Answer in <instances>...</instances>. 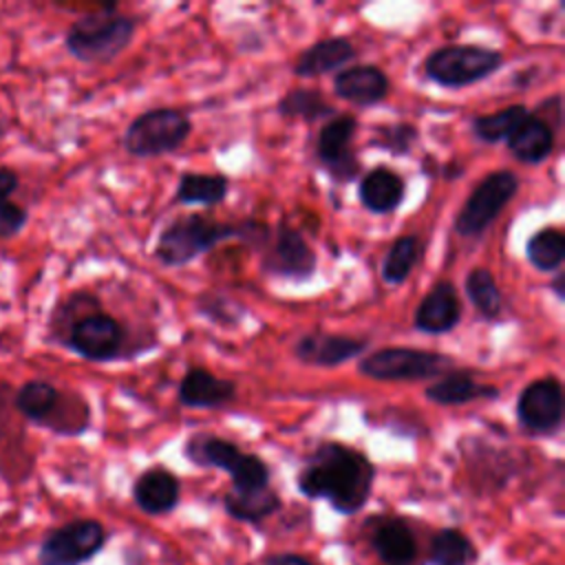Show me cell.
I'll return each mask as SVG.
<instances>
[{
	"label": "cell",
	"instance_id": "cell-1",
	"mask_svg": "<svg viewBox=\"0 0 565 565\" xmlns=\"http://www.w3.org/2000/svg\"><path fill=\"white\" fill-rule=\"evenodd\" d=\"M375 466L358 448L322 441L307 457L296 488L307 499H324L338 514L360 512L373 492Z\"/></svg>",
	"mask_w": 565,
	"mask_h": 565
},
{
	"label": "cell",
	"instance_id": "cell-2",
	"mask_svg": "<svg viewBox=\"0 0 565 565\" xmlns=\"http://www.w3.org/2000/svg\"><path fill=\"white\" fill-rule=\"evenodd\" d=\"M267 225L258 221L230 223L216 221L205 214H183L163 227V232L157 238L154 256L166 267H183L227 238H241L249 241L252 245H258L267 241Z\"/></svg>",
	"mask_w": 565,
	"mask_h": 565
},
{
	"label": "cell",
	"instance_id": "cell-3",
	"mask_svg": "<svg viewBox=\"0 0 565 565\" xmlns=\"http://www.w3.org/2000/svg\"><path fill=\"white\" fill-rule=\"evenodd\" d=\"M137 31V18L119 13L115 4L77 18L66 35V51L86 64H104L128 49Z\"/></svg>",
	"mask_w": 565,
	"mask_h": 565
},
{
	"label": "cell",
	"instance_id": "cell-4",
	"mask_svg": "<svg viewBox=\"0 0 565 565\" xmlns=\"http://www.w3.org/2000/svg\"><path fill=\"white\" fill-rule=\"evenodd\" d=\"M183 455L194 466L227 472L232 477V490L236 492L269 488V466L258 455L243 452L225 437L212 433L190 435L183 444Z\"/></svg>",
	"mask_w": 565,
	"mask_h": 565
},
{
	"label": "cell",
	"instance_id": "cell-5",
	"mask_svg": "<svg viewBox=\"0 0 565 565\" xmlns=\"http://www.w3.org/2000/svg\"><path fill=\"white\" fill-rule=\"evenodd\" d=\"M66 322L64 329V347L90 362H108L115 360L126 344L124 324L110 313L99 311V302L75 313L71 298L62 305V316H53V322Z\"/></svg>",
	"mask_w": 565,
	"mask_h": 565
},
{
	"label": "cell",
	"instance_id": "cell-6",
	"mask_svg": "<svg viewBox=\"0 0 565 565\" xmlns=\"http://www.w3.org/2000/svg\"><path fill=\"white\" fill-rule=\"evenodd\" d=\"M503 64V53L479 44H448L428 53L424 75L444 88H463L490 77Z\"/></svg>",
	"mask_w": 565,
	"mask_h": 565
},
{
	"label": "cell",
	"instance_id": "cell-7",
	"mask_svg": "<svg viewBox=\"0 0 565 565\" xmlns=\"http://www.w3.org/2000/svg\"><path fill=\"white\" fill-rule=\"evenodd\" d=\"M192 121L183 110L150 108L128 124L121 143L128 154L150 159L177 150L188 139Z\"/></svg>",
	"mask_w": 565,
	"mask_h": 565
},
{
	"label": "cell",
	"instance_id": "cell-8",
	"mask_svg": "<svg viewBox=\"0 0 565 565\" xmlns=\"http://www.w3.org/2000/svg\"><path fill=\"white\" fill-rule=\"evenodd\" d=\"M452 358L415 347H384L366 353L358 362V371L371 380L395 382V380H424L448 373Z\"/></svg>",
	"mask_w": 565,
	"mask_h": 565
},
{
	"label": "cell",
	"instance_id": "cell-9",
	"mask_svg": "<svg viewBox=\"0 0 565 565\" xmlns=\"http://www.w3.org/2000/svg\"><path fill=\"white\" fill-rule=\"evenodd\" d=\"M516 192L519 177L512 170H494L486 174L457 212L455 232L463 238L481 236Z\"/></svg>",
	"mask_w": 565,
	"mask_h": 565
},
{
	"label": "cell",
	"instance_id": "cell-10",
	"mask_svg": "<svg viewBox=\"0 0 565 565\" xmlns=\"http://www.w3.org/2000/svg\"><path fill=\"white\" fill-rule=\"evenodd\" d=\"M108 532L97 519H75L51 530L38 552L40 565H84L106 545Z\"/></svg>",
	"mask_w": 565,
	"mask_h": 565
},
{
	"label": "cell",
	"instance_id": "cell-11",
	"mask_svg": "<svg viewBox=\"0 0 565 565\" xmlns=\"http://www.w3.org/2000/svg\"><path fill=\"white\" fill-rule=\"evenodd\" d=\"M516 419L532 435H552L563 424V386L554 375L530 382L516 399Z\"/></svg>",
	"mask_w": 565,
	"mask_h": 565
},
{
	"label": "cell",
	"instance_id": "cell-12",
	"mask_svg": "<svg viewBox=\"0 0 565 565\" xmlns=\"http://www.w3.org/2000/svg\"><path fill=\"white\" fill-rule=\"evenodd\" d=\"M355 132H358V119L349 113L333 115L318 130L316 159L335 181H351L360 170V161L351 150V141Z\"/></svg>",
	"mask_w": 565,
	"mask_h": 565
},
{
	"label": "cell",
	"instance_id": "cell-13",
	"mask_svg": "<svg viewBox=\"0 0 565 565\" xmlns=\"http://www.w3.org/2000/svg\"><path fill=\"white\" fill-rule=\"evenodd\" d=\"M366 541L384 565H413L419 543L406 519L397 514H375L364 523Z\"/></svg>",
	"mask_w": 565,
	"mask_h": 565
},
{
	"label": "cell",
	"instance_id": "cell-14",
	"mask_svg": "<svg viewBox=\"0 0 565 565\" xmlns=\"http://www.w3.org/2000/svg\"><path fill=\"white\" fill-rule=\"evenodd\" d=\"M316 252L305 236L296 227L280 223L274 243L263 258V271L289 280H307L316 274Z\"/></svg>",
	"mask_w": 565,
	"mask_h": 565
},
{
	"label": "cell",
	"instance_id": "cell-15",
	"mask_svg": "<svg viewBox=\"0 0 565 565\" xmlns=\"http://www.w3.org/2000/svg\"><path fill=\"white\" fill-rule=\"evenodd\" d=\"M461 320V302L457 289L448 280H439L433 289L419 300L413 324L417 331L428 335H441L452 331Z\"/></svg>",
	"mask_w": 565,
	"mask_h": 565
},
{
	"label": "cell",
	"instance_id": "cell-16",
	"mask_svg": "<svg viewBox=\"0 0 565 565\" xmlns=\"http://www.w3.org/2000/svg\"><path fill=\"white\" fill-rule=\"evenodd\" d=\"M391 90L386 73L375 64H353L335 73L333 93L360 108L380 104Z\"/></svg>",
	"mask_w": 565,
	"mask_h": 565
},
{
	"label": "cell",
	"instance_id": "cell-17",
	"mask_svg": "<svg viewBox=\"0 0 565 565\" xmlns=\"http://www.w3.org/2000/svg\"><path fill=\"white\" fill-rule=\"evenodd\" d=\"M369 349L366 340L335 335V333H305L296 340L294 353L300 362L311 366H340Z\"/></svg>",
	"mask_w": 565,
	"mask_h": 565
},
{
	"label": "cell",
	"instance_id": "cell-18",
	"mask_svg": "<svg viewBox=\"0 0 565 565\" xmlns=\"http://www.w3.org/2000/svg\"><path fill=\"white\" fill-rule=\"evenodd\" d=\"M132 499L146 514H168L179 505L181 481L163 466H150L132 483Z\"/></svg>",
	"mask_w": 565,
	"mask_h": 565
},
{
	"label": "cell",
	"instance_id": "cell-19",
	"mask_svg": "<svg viewBox=\"0 0 565 565\" xmlns=\"http://www.w3.org/2000/svg\"><path fill=\"white\" fill-rule=\"evenodd\" d=\"M236 397V384L201 366L188 369L179 382V402L188 408H223Z\"/></svg>",
	"mask_w": 565,
	"mask_h": 565
},
{
	"label": "cell",
	"instance_id": "cell-20",
	"mask_svg": "<svg viewBox=\"0 0 565 565\" xmlns=\"http://www.w3.org/2000/svg\"><path fill=\"white\" fill-rule=\"evenodd\" d=\"M355 57V46L347 38H324L307 46L296 64L294 73L298 77H318L331 71H342Z\"/></svg>",
	"mask_w": 565,
	"mask_h": 565
},
{
	"label": "cell",
	"instance_id": "cell-21",
	"mask_svg": "<svg viewBox=\"0 0 565 565\" xmlns=\"http://www.w3.org/2000/svg\"><path fill=\"white\" fill-rule=\"evenodd\" d=\"M404 190H406V183L395 170L386 166H377L362 177L358 194H360V203L369 212L391 214L404 201Z\"/></svg>",
	"mask_w": 565,
	"mask_h": 565
},
{
	"label": "cell",
	"instance_id": "cell-22",
	"mask_svg": "<svg viewBox=\"0 0 565 565\" xmlns=\"http://www.w3.org/2000/svg\"><path fill=\"white\" fill-rule=\"evenodd\" d=\"M426 399L439 406H461L475 399H497L499 388L490 384H479L466 371H448L437 382L424 391Z\"/></svg>",
	"mask_w": 565,
	"mask_h": 565
},
{
	"label": "cell",
	"instance_id": "cell-23",
	"mask_svg": "<svg viewBox=\"0 0 565 565\" xmlns=\"http://www.w3.org/2000/svg\"><path fill=\"white\" fill-rule=\"evenodd\" d=\"M505 146L523 163H543L554 150V130L530 113L505 139Z\"/></svg>",
	"mask_w": 565,
	"mask_h": 565
},
{
	"label": "cell",
	"instance_id": "cell-24",
	"mask_svg": "<svg viewBox=\"0 0 565 565\" xmlns=\"http://www.w3.org/2000/svg\"><path fill=\"white\" fill-rule=\"evenodd\" d=\"M13 404L18 413L29 422L40 426H51L62 404V393L46 380H29L18 388Z\"/></svg>",
	"mask_w": 565,
	"mask_h": 565
},
{
	"label": "cell",
	"instance_id": "cell-25",
	"mask_svg": "<svg viewBox=\"0 0 565 565\" xmlns=\"http://www.w3.org/2000/svg\"><path fill=\"white\" fill-rule=\"evenodd\" d=\"M280 505L282 501L271 486L260 490H247V492L230 490L223 497V510L241 523H260L267 516L276 514Z\"/></svg>",
	"mask_w": 565,
	"mask_h": 565
},
{
	"label": "cell",
	"instance_id": "cell-26",
	"mask_svg": "<svg viewBox=\"0 0 565 565\" xmlns=\"http://www.w3.org/2000/svg\"><path fill=\"white\" fill-rule=\"evenodd\" d=\"M477 558L475 543L459 527H441L430 539L428 565H472Z\"/></svg>",
	"mask_w": 565,
	"mask_h": 565
},
{
	"label": "cell",
	"instance_id": "cell-27",
	"mask_svg": "<svg viewBox=\"0 0 565 565\" xmlns=\"http://www.w3.org/2000/svg\"><path fill=\"white\" fill-rule=\"evenodd\" d=\"M230 181L223 174L207 172H183L177 185V203L181 205H216L225 201Z\"/></svg>",
	"mask_w": 565,
	"mask_h": 565
},
{
	"label": "cell",
	"instance_id": "cell-28",
	"mask_svg": "<svg viewBox=\"0 0 565 565\" xmlns=\"http://www.w3.org/2000/svg\"><path fill=\"white\" fill-rule=\"evenodd\" d=\"M525 258L539 271H558L565 260V234L556 227L536 230L525 243Z\"/></svg>",
	"mask_w": 565,
	"mask_h": 565
},
{
	"label": "cell",
	"instance_id": "cell-29",
	"mask_svg": "<svg viewBox=\"0 0 565 565\" xmlns=\"http://www.w3.org/2000/svg\"><path fill=\"white\" fill-rule=\"evenodd\" d=\"M466 296L486 320H497L503 311L501 289H499L492 271L486 267H475L468 271Z\"/></svg>",
	"mask_w": 565,
	"mask_h": 565
},
{
	"label": "cell",
	"instance_id": "cell-30",
	"mask_svg": "<svg viewBox=\"0 0 565 565\" xmlns=\"http://www.w3.org/2000/svg\"><path fill=\"white\" fill-rule=\"evenodd\" d=\"M278 113L287 119L320 121L324 117H333L335 108L316 88H291L278 99Z\"/></svg>",
	"mask_w": 565,
	"mask_h": 565
},
{
	"label": "cell",
	"instance_id": "cell-31",
	"mask_svg": "<svg viewBox=\"0 0 565 565\" xmlns=\"http://www.w3.org/2000/svg\"><path fill=\"white\" fill-rule=\"evenodd\" d=\"M527 115H530V110L523 104H512L497 113L477 115V117H472V132L477 139H481L486 143H497V141L508 139Z\"/></svg>",
	"mask_w": 565,
	"mask_h": 565
},
{
	"label": "cell",
	"instance_id": "cell-32",
	"mask_svg": "<svg viewBox=\"0 0 565 565\" xmlns=\"http://www.w3.org/2000/svg\"><path fill=\"white\" fill-rule=\"evenodd\" d=\"M419 258V238L413 234L397 236L384 254L382 280L386 285H402Z\"/></svg>",
	"mask_w": 565,
	"mask_h": 565
},
{
	"label": "cell",
	"instance_id": "cell-33",
	"mask_svg": "<svg viewBox=\"0 0 565 565\" xmlns=\"http://www.w3.org/2000/svg\"><path fill=\"white\" fill-rule=\"evenodd\" d=\"M415 141H417V128L413 124H406V121L377 126L375 137H373V146H380V148L388 150L395 157L408 154L411 148L415 146Z\"/></svg>",
	"mask_w": 565,
	"mask_h": 565
},
{
	"label": "cell",
	"instance_id": "cell-34",
	"mask_svg": "<svg viewBox=\"0 0 565 565\" xmlns=\"http://www.w3.org/2000/svg\"><path fill=\"white\" fill-rule=\"evenodd\" d=\"M26 221H29V214L20 203H13L11 199L0 203V238H11L20 234Z\"/></svg>",
	"mask_w": 565,
	"mask_h": 565
},
{
	"label": "cell",
	"instance_id": "cell-35",
	"mask_svg": "<svg viewBox=\"0 0 565 565\" xmlns=\"http://www.w3.org/2000/svg\"><path fill=\"white\" fill-rule=\"evenodd\" d=\"M258 565H318V563L298 552H276V554L263 556Z\"/></svg>",
	"mask_w": 565,
	"mask_h": 565
},
{
	"label": "cell",
	"instance_id": "cell-36",
	"mask_svg": "<svg viewBox=\"0 0 565 565\" xmlns=\"http://www.w3.org/2000/svg\"><path fill=\"white\" fill-rule=\"evenodd\" d=\"M18 172L9 166H0V203L9 201V196L18 190Z\"/></svg>",
	"mask_w": 565,
	"mask_h": 565
},
{
	"label": "cell",
	"instance_id": "cell-37",
	"mask_svg": "<svg viewBox=\"0 0 565 565\" xmlns=\"http://www.w3.org/2000/svg\"><path fill=\"white\" fill-rule=\"evenodd\" d=\"M552 289H554V294H556L558 300L565 298V294H563V274H558V276L552 280Z\"/></svg>",
	"mask_w": 565,
	"mask_h": 565
},
{
	"label": "cell",
	"instance_id": "cell-38",
	"mask_svg": "<svg viewBox=\"0 0 565 565\" xmlns=\"http://www.w3.org/2000/svg\"><path fill=\"white\" fill-rule=\"evenodd\" d=\"M4 132H7V126H4V124H2V121H0V139H2V137H4Z\"/></svg>",
	"mask_w": 565,
	"mask_h": 565
}]
</instances>
